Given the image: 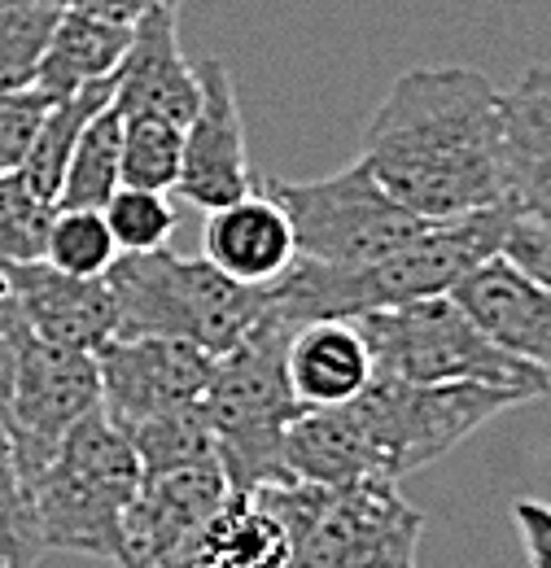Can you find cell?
Returning a JSON list of instances; mask_svg holds the SVG:
<instances>
[{
  "instance_id": "36",
  "label": "cell",
  "mask_w": 551,
  "mask_h": 568,
  "mask_svg": "<svg viewBox=\"0 0 551 568\" xmlns=\"http://www.w3.org/2000/svg\"><path fill=\"white\" fill-rule=\"evenodd\" d=\"M0 568H9V565H4V560H0Z\"/></svg>"
},
{
  "instance_id": "25",
  "label": "cell",
  "mask_w": 551,
  "mask_h": 568,
  "mask_svg": "<svg viewBox=\"0 0 551 568\" xmlns=\"http://www.w3.org/2000/svg\"><path fill=\"white\" fill-rule=\"evenodd\" d=\"M123 437L132 442L140 459V473H167V468H184V464H207L214 455V433H210L207 407H184L171 416H153L140 425L123 428Z\"/></svg>"
},
{
  "instance_id": "22",
  "label": "cell",
  "mask_w": 551,
  "mask_h": 568,
  "mask_svg": "<svg viewBox=\"0 0 551 568\" xmlns=\"http://www.w3.org/2000/svg\"><path fill=\"white\" fill-rule=\"evenodd\" d=\"M110 101H114V79H101V83H92V88H79V92H70L62 101H49V110H44V119H40V128H36V141H31L22 166H18L22 184H27L40 202H53V206H58L70 153H74L79 136H83L88 119H92L101 105H110Z\"/></svg>"
},
{
  "instance_id": "17",
  "label": "cell",
  "mask_w": 551,
  "mask_h": 568,
  "mask_svg": "<svg viewBox=\"0 0 551 568\" xmlns=\"http://www.w3.org/2000/svg\"><path fill=\"white\" fill-rule=\"evenodd\" d=\"M503 206L551 223V67H530L499 92Z\"/></svg>"
},
{
  "instance_id": "30",
  "label": "cell",
  "mask_w": 551,
  "mask_h": 568,
  "mask_svg": "<svg viewBox=\"0 0 551 568\" xmlns=\"http://www.w3.org/2000/svg\"><path fill=\"white\" fill-rule=\"evenodd\" d=\"M101 214H106V223L114 232L119 254L162 250L167 236L176 232V211H171L167 193H153V189H128V184H119Z\"/></svg>"
},
{
  "instance_id": "21",
  "label": "cell",
  "mask_w": 551,
  "mask_h": 568,
  "mask_svg": "<svg viewBox=\"0 0 551 568\" xmlns=\"http://www.w3.org/2000/svg\"><path fill=\"white\" fill-rule=\"evenodd\" d=\"M132 44V27H119V22H106V18H92V13H79L67 9L53 40H49V53L40 62L36 74V88L49 97V101H62L79 88H92L101 79H114L123 53Z\"/></svg>"
},
{
  "instance_id": "13",
  "label": "cell",
  "mask_w": 551,
  "mask_h": 568,
  "mask_svg": "<svg viewBox=\"0 0 551 568\" xmlns=\"http://www.w3.org/2000/svg\"><path fill=\"white\" fill-rule=\"evenodd\" d=\"M232 495L219 459L184 464L167 473H140L137 498L123 516L119 568H158L171 560Z\"/></svg>"
},
{
  "instance_id": "34",
  "label": "cell",
  "mask_w": 551,
  "mask_h": 568,
  "mask_svg": "<svg viewBox=\"0 0 551 568\" xmlns=\"http://www.w3.org/2000/svg\"><path fill=\"white\" fill-rule=\"evenodd\" d=\"M62 4L92 13V18H106V22H119V27H137L153 9H180V0H62Z\"/></svg>"
},
{
  "instance_id": "15",
  "label": "cell",
  "mask_w": 551,
  "mask_h": 568,
  "mask_svg": "<svg viewBox=\"0 0 551 568\" xmlns=\"http://www.w3.org/2000/svg\"><path fill=\"white\" fill-rule=\"evenodd\" d=\"M451 297L485 328L490 342H499L508 355L539 367L551 381V288L525 276L503 254L485 258L464 281L451 288Z\"/></svg>"
},
{
  "instance_id": "26",
  "label": "cell",
  "mask_w": 551,
  "mask_h": 568,
  "mask_svg": "<svg viewBox=\"0 0 551 568\" xmlns=\"http://www.w3.org/2000/svg\"><path fill=\"white\" fill-rule=\"evenodd\" d=\"M180 158H184V128H176L167 119H149V114L123 119L119 180L128 189L171 193L180 180Z\"/></svg>"
},
{
  "instance_id": "2",
  "label": "cell",
  "mask_w": 551,
  "mask_h": 568,
  "mask_svg": "<svg viewBox=\"0 0 551 568\" xmlns=\"http://www.w3.org/2000/svg\"><path fill=\"white\" fill-rule=\"evenodd\" d=\"M268 503L293 568H415L424 516L399 495V481H272L254 486Z\"/></svg>"
},
{
  "instance_id": "20",
  "label": "cell",
  "mask_w": 551,
  "mask_h": 568,
  "mask_svg": "<svg viewBox=\"0 0 551 568\" xmlns=\"http://www.w3.org/2000/svg\"><path fill=\"white\" fill-rule=\"evenodd\" d=\"M289 385L302 407H342L377 372L354 320H320L289 337Z\"/></svg>"
},
{
  "instance_id": "24",
  "label": "cell",
  "mask_w": 551,
  "mask_h": 568,
  "mask_svg": "<svg viewBox=\"0 0 551 568\" xmlns=\"http://www.w3.org/2000/svg\"><path fill=\"white\" fill-rule=\"evenodd\" d=\"M62 13V0H0V92L36 88Z\"/></svg>"
},
{
  "instance_id": "31",
  "label": "cell",
  "mask_w": 551,
  "mask_h": 568,
  "mask_svg": "<svg viewBox=\"0 0 551 568\" xmlns=\"http://www.w3.org/2000/svg\"><path fill=\"white\" fill-rule=\"evenodd\" d=\"M44 110H49V97L40 88L0 92V175H13L22 166Z\"/></svg>"
},
{
  "instance_id": "8",
  "label": "cell",
  "mask_w": 551,
  "mask_h": 568,
  "mask_svg": "<svg viewBox=\"0 0 551 568\" xmlns=\"http://www.w3.org/2000/svg\"><path fill=\"white\" fill-rule=\"evenodd\" d=\"M263 189L289 214L298 258L342 272H368L394 258L429 223L403 202H394L359 158L324 180H302V184L263 180Z\"/></svg>"
},
{
  "instance_id": "10",
  "label": "cell",
  "mask_w": 551,
  "mask_h": 568,
  "mask_svg": "<svg viewBox=\"0 0 551 568\" xmlns=\"http://www.w3.org/2000/svg\"><path fill=\"white\" fill-rule=\"evenodd\" d=\"M512 219H517L512 206H490V211L460 214V219L424 223L394 258L359 272L363 315L381 311V306L415 302V297L451 293L473 267H482L485 258L503 254Z\"/></svg>"
},
{
  "instance_id": "32",
  "label": "cell",
  "mask_w": 551,
  "mask_h": 568,
  "mask_svg": "<svg viewBox=\"0 0 551 568\" xmlns=\"http://www.w3.org/2000/svg\"><path fill=\"white\" fill-rule=\"evenodd\" d=\"M503 258L517 263L525 276H534L539 284L551 288V223L548 219H525L517 214L503 241Z\"/></svg>"
},
{
  "instance_id": "12",
  "label": "cell",
  "mask_w": 551,
  "mask_h": 568,
  "mask_svg": "<svg viewBox=\"0 0 551 568\" xmlns=\"http://www.w3.org/2000/svg\"><path fill=\"white\" fill-rule=\"evenodd\" d=\"M198 83H202V101H198V114L184 123V158H180L176 189L184 193V202L202 211H219L254 193L259 175L250 166L246 123L237 110V88H232L228 67L210 58L198 67Z\"/></svg>"
},
{
  "instance_id": "19",
  "label": "cell",
  "mask_w": 551,
  "mask_h": 568,
  "mask_svg": "<svg viewBox=\"0 0 551 568\" xmlns=\"http://www.w3.org/2000/svg\"><path fill=\"white\" fill-rule=\"evenodd\" d=\"M158 568H293L289 538L259 490H232L207 525Z\"/></svg>"
},
{
  "instance_id": "1",
  "label": "cell",
  "mask_w": 551,
  "mask_h": 568,
  "mask_svg": "<svg viewBox=\"0 0 551 568\" xmlns=\"http://www.w3.org/2000/svg\"><path fill=\"white\" fill-rule=\"evenodd\" d=\"M359 162L420 219L503 206L499 88L473 67H412L377 105Z\"/></svg>"
},
{
  "instance_id": "23",
  "label": "cell",
  "mask_w": 551,
  "mask_h": 568,
  "mask_svg": "<svg viewBox=\"0 0 551 568\" xmlns=\"http://www.w3.org/2000/svg\"><path fill=\"white\" fill-rule=\"evenodd\" d=\"M119 158H123V114L110 105H101L83 136L70 153L67 180L58 193V211H106V202L114 197L119 180Z\"/></svg>"
},
{
  "instance_id": "14",
  "label": "cell",
  "mask_w": 551,
  "mask_h": 568,
  "mask_svg": "<svg viewBox=\"0 0 551 568\" xmlns=\"http://www.w3.org/2000/svg\"><path fill=\"white\" fill-rule=\"evenodd\" d=\"M0 297L31 333H40L58 346H70V351L97 355L119 328L106 276H70V272L49 267L44 258L4 267Z\"/></svg>"
},
{
  "instance_id": "27",
  "label": "cell",
  "mask_w": 551,
  "mask_h": 568,
  "mask_svg": "<svg viewBox=\"0 0 551 568\" xmlns=\"http://www.w3.org/2000/svg\"><path fill=\"white\" fill-rule=\"evenodd\" d=\"M40 556H44V542H40L36 498L18 468L13 442L0 425V560L9 568H36Z\"/></svg>"
},
{
  "instance_id": "29",
  "label": "cell",
  "mask_w": 551,
  "mask_h": 568,
  "mask_svg": "<svg viewBox=\"0 0 551 568\" xmlns=\"http://www.w3.org/2000/svg\"><path fill=\"white\" fill-rule=\"evenodd\" d=\"M53 202H40L22 175H0V272L18 263H40L49 223H53Z\"/></svg>"
},
{
  "instance_id": "11",
  "label": "cell",
  "mask_w": 551,
  "mask_h": 568,
  "mask_svg": "<svg viewBox=\"0 0 551 568\" xmlns=\"http://www.w3.org/2000/svg\"><path fill=\"white\" fill-rule=\"evenodd\" d=\"M214 355L171 337H110L97 351L101 412L119 428L198 407Z\"/></svg>"
},
{
  "instance_id": "5",
  "label": "cell",
  "mask_w": 551,
  "mask_h": 568,
  "mask_svg": "<svg viewBox=\"0 0 551 568\" xmlns=\"http://www.w3.org/2000/svg\"><path fill=\"white\" fill-rule=\"evenodd\" d=\"M289 337L293 328L259 320L232 351L214 355L202 407L232 490L293 481L284 473V433L307 407L289 385Z\"/></svg>"
},
{
  "instance_id": "7",
  "label": "cell",
  "mask_w": 551,
  "mask_h": 568,
  "mask_svg": "<svg viewBox=\"0 0 551 568\" xmlns=\"http://www.w3.org/2000/svg\"><path fill=\"white\" fill-rule=\"evenodd\" d=\"M354 328L368 342L377 376H399L420 385L473 381L494 389H517L525 398H543L551 389V381L539 367L521 363L499 342H490L482 324L451 293L368 311L354 320Z\"/></svg>"
},
{
  "instance_id": "33",
  "label": "cell",
  "mask_w": 551,
  "mask_h": 568,
  "mask_svg": "<svg viewBox=\"0 0 551 568\" xmlns=\"http://www.w3.org/2000/svg\"><path fill=\"white\" fill-rule=\"evenodd\" d=\"M512 520H517V534H521L530 568H551V503H543V498H517Z\"/></svg>"
},
{
  "instance_id": "6",
  "label": "cell",
  "mask_w": 551,
  "mask_h": 568,
  "mask_svg": "<svg viewBox=\"0 0 551 568\" xmlns=\"http://www.w3.org/2000/svg\"><path fill=\"white\" fill-rule=\"evenodd\" d=\"M137 486L140 459L132 442L101 407L88 412L62 437V446L31 486L44 551L97 556L119 565L123 516L137 498Z\"/></svg>"
},
{
  "instance_id": "9",
  "label": "cell",
  "mask_w": 551,
  "mask_h": 568,
  "mask_svg": "<svg viewBox=\"0 0 551 568\" xmlns=\"http://www.w3.org/2000/svg\"><path fill=\"white\" fill-rule=\"evenodd\" d=\"M0 324L13 342V389H9V412H4V433L13 442L18 468L27 486H36L40 468L53 459L70 428L88 412L101 407V376H97V355L58 346L40 333H31L9 302L0 297Z\"/></svg>"
},
{
  "instance_id": "18",
  "label": "cell",
  "mask_w": 551,
  "mask_h": 568,
  "mask_svg": "<svg viewBox=\"0 0 551 568\" xmlns=\"http://www.w3.org/2000/svg\"><path fill=\"white\" fill-rule=\"evenodd\" d=\"M202 258H210L223 276L241 284L276 281L298 258L289 214L280 211V202L263 184H254V193L210 211Z\"/></svg>"
},
{
  "instance_id": "16",
  "label": "cell",
  "mask_w": 551,
  "mask_h": 568,
  "mask_svg": "<svg viewBox=\"0 0 551 568\" xmlns=\"http://www.w3.org/2000/svg\"><path fill=\"white\" fill-rule=\"evenodd\" d=\"M176 13L180 9H153L132 27V44L114 71V110L123 119L149 114L184 128L198 114L202 83L180 53Z\"/></svg>"
},
{
  "instance_id": "28",
  "label": "cell",
  "mask_w": 551,
  "mask_h": 568,
  "mask_svg": "<svg viewBox=\"0 0 551 568\" xmlns=\"http://www.w3.org/2000/svg\"><path fill=\"white\" fill-rule=\"evenodd\" d=\"M119 258L114 232L101 211H53L49 241H44V263L70 272V276H106L110 263Z\"/></svg>"
},
{
  "instance_id": "3",
  "label": "cell",
  "mask_w": 551,
  "mask_h": 568,
  "mask_svg": "<svg viewBox=\"0 0 551 568\" xmlns=\"http://www.w3.org/2000/svg\"><path fill=\"white\" fill-rule=\"evenodd\" d=\"M114 337H171L207 355L232 351L263 320V288L223 276L210 258L162 250L119 254L106 272Z\"/></svg>"
},
{
  "instance_id": "4",
  "label": "cell",
  "mask_w": 551,
  "mask_h": 568,
  "mask_svg": "<svg viewBox=\"0 0 551 568\" xmlns=\"http://www.w3.org/2000/svg\"><path fill=\"white\" fill-rule=\"evenodd\" d=\"M517 403H534V398L473 381L420 385L399 376H372L338 412L350 428L359 473L403 481L408 473L442 459L451 446H460L469 433H478L485 420H494Z\"/></svg>"
},
{
  "instance_id": "35",
  "label": "cell",
  "mask_w": 551,
  "mask_h": 568,
  "mask_svg": "<svg viewBox=\"0 0 551 568\" xmlns=\"http://www.w3.org/2000/svg\"><path fill=\"white\" fill-rule=\"evenodd\" d=\"M9 389H13V342L0 324V425H4V412H9Z\"/></svg>"
}]
</instances>
